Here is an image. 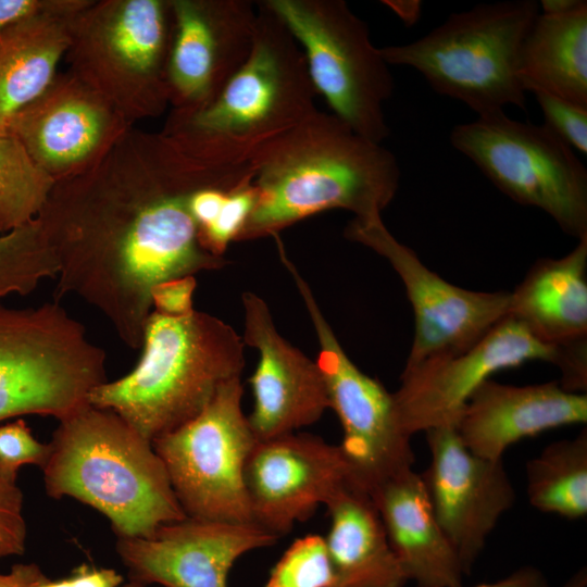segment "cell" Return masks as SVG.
Instances as JSON below:
<instances>
[{"instance_id":"7402d4cb","label":"cell","mask_w":587,"mask_h":587,"mask_svg":"<svg viewBox=\"0 0 587 587\" xmlns=\"http://www.w3.org/2000/svg\"><path fill=\"white\" fill-rule=\"evenodd\" d=\"M370 497L408 582L416 587H464L462 563L432 510L420 474L405 471Z\"/></svg>"},{"instance_id":"f546056e","label":"cell","mask_w":587,"mask_h":587,"mask_svg":"<svg viewBox=\"0 0 587 587\" xmlns=\"http://www.w3.org/2000/svg\"><path fill=\"white\" fill-rule=\"evenodd\" d=\"M333 570L323 536L296 539L271 570L265 587H330Z\"/></svg>"},{"instance_id":"d590c367","label":"cell","mask_w":587,"mask_h":587,"mask_svg":"<svg viewBox=\"0 0 587 587\" xmlns=\"http://www.w3.org/2000/svg\"><path fill=\"white\" fill-rule=\"evenodd\" d=\"M90 0H0V30L45 13H72Z\"/></svg>"},{"instance_id":"52a82bcc","label":"cell","mask_w":587,"mask_h":587,"mask_svg":"<svg viewBox=\"0 0 587 587\" xmlns=\"http://www.w3.org/2000/svg\"><path fill=\"white\" fill-rule=\"evenodd\" d=\"M171 0H99L73 18L68 71L132 125L170 107Z\"/></svg>"},{"instance_id":"836d02e7","label":"cell","mask_w":587,"mask_h":587,"mask_svg":"<svg viewBox=\"0 0 587 587\" xmlns=\"http://www.w3.org/2000/svg\"><path fill=\"white\" fill-rule=\"evenodd\" d=\"M26 533L23 494L16 483L0 479V548L7 557L24 553Z\"/></svg>"},{"instance_id":"8d00e7d4","label":"cell","mask_w":587,"mask_h":587,"mask_svg":"<svg viewBox=\"0 0 587 587\" xmlns=\"http://www.w3.org/2000/svg\"><path fill=\"white\" fill-rule=\"evenodd\" d=\"M122 584L123 576L113 569L80 564L67 577L48 579L35 587H120Z\"/></svg>"},{"instance_id":"8992f818","label":"cell","mask_w":587,"mask_h":587,"mask_svg":"<svg viewBox=\"0 0 587 587\" xmlns=\"http://www.w3.org/2000/svg\"><path fill=\"white\" fill-rule=\"evenodd\" d=\"M538 14L535 0L483 3L450 14L410 43L378 51L388 65L414 68L436 92L465 103L478 116L503 112L507 105L525 109L520 55Z\"/></svg>"},{"instance_id":"3957f363","label":"cell","mask_w":587,"mask_h":587,"mask_svg":"<svg viewBox=\"0 0 587 587\" xmlns=\"http://www.w3.org/2000/svg\"><path fill=\"white\" fill-rule=\"evenodd\" d=\"M251 51L208 104L171 109L161 133L213 166L251 163L268 143L317 109L301 47L262 1Z\"/></svg>"},{"instance_id":"9a60e30c","label":"cell","mask_w":587,"mask_h":587,"mask_svg":"<svg viewBox=\"0 0 587 587\" xmlns=\"http://www.w3.org/2000/svg\"><path fill=\"white\" fill-rule=\"evenodd\" d=\"M430 461L420 474L432 510L462 563L472 571L489 535L515 503L503 459L467 449L454 426L425 432Z\"/></svg>"},{"instance_id":"9c48e42d","label":"cell","mask_w":587,"mask_h":587,"mask_svg":"<svg viewBox=\"0 0 587 587\" xmlns=\"http://www.w3.org/2000/svg\"><path fill=\"white\" fill-rule=\"evenodd\" d=\"M305 58L316 93L361 136L382 143L389 134L384 103L394 92L389 65L366 23L342 0H264Z\"/></svg>"},{"instance_id":"b9f144b4","label":"cell","mask_w":587,"mask_h":587,"mask_svg":"<svg viewBox=\"0 0 587 587\" xmlns=\"http://www.w3.org/2000/svg\"><path fill=\"white\" fill-rule=\"evenodd\" d=\"M561 587H587V570L582 566L573 573Z\"/></svg>"},{"instance_id":"44dd1931","label":"cell","mask_w":587,"mask_h":587,"mask_svg":"<svg viewBox=\"0 0 587 587\" xmlns=\"http://www.w3.org/2000/svg\"><path fill=\"white\" fill-rule=\"evenodd\" d=\"M586 422V392L559 382L515 386L490 378L472 394L454 428L472 452L497 460L522 439Z\"/></svg>"},{"instance_id":"7c38bea8","label":"cell","mask_w":587,"mask_h":587,"mask_svg":"<svg viewBox=\"0 0 587 587\" xmlns=\"http://www.w3.org/2000/svg\"><path fill=\"white\" fill-rule=\"evenodd\" d=\"M276 246L314 326L316 362L325 379L329 409L342 428L338 446L349 469L350 484L371 495L388 479L412 470V437L400 423L392 392L350 360L284 243Z\"/></svg>"},{"instance_id":"5bb4252c","label":"cell","mask_w":587,"mask_h":587,"mask_svg":"<svg viewBox=\"0 0 587 587\" xmlns=\"http://www.w3.org/2000/svg\"><path fill=\"white\" fill-rule=\"evenodd\" d=\"M555 365L561 374L567 354L537 340L517 320L507 315L466 351L432 359L403 369L392 392L404 432L416 433L454 426L472 394L502 370L530 361Z\"/></svg>"},{"instance_id":"d4e9b609","label":"cell","mask_w":587,"mask_h":587,"mask_svg":"<svg viewBox=\"0 0 587 587\" xmlns=\"http://www.w3.org/2000/svg\"><path fill=\"white\" fill-rule=\"evenodd\" d=\"M79 11L45 13L0 30V129L53 82Z\"/></svg>"},{"instance_id":"6da1fadb","label":"cell","mask_w":587,"mask_h":587,"mask_svg":"<svg viewBox=\"0 0 587 587\" xmlns=\"http://www.w3.org/2000/svg\"><path fill=\"white\" fill-rule=\"evenodd\" d=\"M253 176L251 163L209 165L133 126L92 168L57 182L36 217L58 263L53 300L82 299L139 349L155 285L227 263L203 247L191 195Z\"/></svg>"},{"instance_id":"4fadbf2b","label":"cell","mask_w":587,"mask_h":587,"mask_svg":"<svg viewBox=\"0 0 587 587\" xmlns=\"http://www.w3.org/2000/svg\"><path fill=\"white\" fill-rule=\"evenodd\" d=\"M344 234L386 259L403 283L414 313L404 369L466 351L508 315L509 291H475L447 282L389 232L382 215L353 217Z\"/></svg>"},{"instance_id":"30bf717a","label":"cell","mask_w":587,"mask_h":587,"mask_svg":"<svg viewBox=\"0 0 587 587\" xmlns=\"http://www.w3.org/2000/svg\"><path fill=\"white\" fill-rule=\"evenodd\" d=\"M450 141L510 199L540 209L570 236H587L586 167L545 124L503 111L454 126Z\"/></svg>"},{"instance_id":"60d3db41","label":"cell","mask_w":587,"mask_h":587,"mask_svg":"<svg viewBox=\"0 0 587 587\" xmlns=\"http://www.w3.org/2000/svg\"><path fill=\"white\" fill-rule=\"evenodd\" d=\"M583 0H541L539 7L544 14H563L577 8Z\"/></svg>"},{"instance_id":"74e56055","label":"cell","mask_w":587,"mask_h":587,"mask_svg":"<svg viewBox=\"0 0 587 587\" xmlns=\"http://www.w3.org/2000/svg\"><path fill=\"white\" fill-rule=\"evenodd\" d=\"M7 554L0 548V559ZM40 567L34 563H17L8 573L0 572V587H35L48 580Z\"/></svg>"},{"instance_id":"f35d334b","label":"cell","mask_w":587,"mask_h":587,"mask_svg":"<svg viewBox=\"0 0 587 587\" xmlns=\"http://www.w3.org/2000/svg\"><path fill=\"white\" fill-rule=\"evenodd\" d=\"M475 587H549V583L539 569L524 565L501 579Z\"/></svg>"},{"instance_id":"d6a6232c","label":"cell","mask_w":587,"mask_h":587,"mask_svg":"<svg viewBox=\"0 0 587 587\" xmlns=\"http://www.w3.org/2000/svg\"><path fill=\"white\" fill-rule=\"evenodd\" d=\"M532 93L541 108L545 125L573 150L587 154V108L548 92Z\"/></svg>"},{"instance_id":"ba28073f","label":"cell","mask_w":587,"mask_h":587,"mask_svg":"<svg viewBox=\"0 0 587 587\" xmlns=\"http://www.w3.org/2000/svg\"><path fill=\"white\" fill-rule=\"evenodd\" d=\"M105 380L104 350L59 301L0 304V423L33 414L61 421Z\"/></svg>"},{"instance_id":"277c9868","label":"cell","mask_w":587,"mask_h":587,"mask_svg":"<svg viewBox=\"0 0 587 587\" xmlns=\"http://www.w3.org/2000/svg\"><path fill=\"white\" fill-rule=\"evenodd\" d=\"M43 472L49 497L103 514L116 537H147L186 517L152 442L115 412L88 404L59 421Z\"/></svg>"},{"instance_id":"7a4b0ae2","label":"cell","mask_w":587,"mask_h":587,"mask_svg":"<svg viewBox=\"0 0 587 587\" xmlns=\"http://www.w3.org/2000/svg\"><path fill=\"white\" fill-rule=\"evenodd\" d=\"M257 201L237 241L278 234L317 213L382 215L400 183L396 157L333 113L316 110L251 161Z\"/></svg>"},{"instance_id":"e0dca14e","label":"cell","mask_w":587,"mask_h":587,"mask_svg":"<svg viewBox=\"0 0 587 587\" xmlns=\"http://www.w3.org/2000/svg\"><path fill=\"white\" fill-rule=\"evenodd\" d=\"M348 484L339 446L307 433L257 441L245 469L252 522L277 538Z\"/></svg>"},{"instance_id":"4316f807","label":"cell","mask_w":587,"mask_h":587,"mask_svg":"<svg viewBox=\"0 0 587 587\" xmlns=\"http://www.w3.org/2000/svg\"><path fill=\"white\" fill-rule=\"evenodd\" d=\"M526 491L532 507L567 520L587 514V429L553 441L526 464Z\"/></svg>"},{"instance_id":"2e32d148","label":"cell","mask_w":587,"mask_h":587,"mask_svg":"<svg viewBox=\"0 0 587 587\" xmlns=\"http://www.w3.org/2000/svg\"><path fill=\"white\" fill-rule=\"evenodd\" d=\"M134 125L104 98L67 71L5 129L55 183L97 165Z\"/></svg>"},{"instance_id":"4dcf8cb0","label":"cell","mask_w":587,"mask_h":587,"mask_svg":"<svg viewBox=\"0 0 587 587\" xmlns=\"http://www.w3.org/2000/svg\"><path fill=\"white\" fill-rule=\"evenodd\" d=\"M257 201V190L247 182L230 190L214 221L200 230L203 247L214 255L224 257L232 241H237Z\"/></svg>"},{"instance_id":"cb8c5ba5","label":"cell","mask_w":587,"mask_h":587,"mask_svg":"<svg viewBox=\"0 0 587 587\" xmlns=\"http://www.w3.org/2000/svg\"><path fill=\"white\" fill-rule=\"evenodd\" d=\"M325 507L330 587H404L408 579L370 495L348 484Z\"/></svg>"},{"instance_id":"1f68e13d","label":"cell","mask_w":587,"mask_h":587,"mask_svg":"<svg viewBox=\"0 0 587 587\" xmlns=\"http://www.w3.org/2000/svg\"><path fill=\"white\" fill-rule=\"evenodd\" d=\"M50 453V445L39 441L26 422L18 417L0 424V479L16 483L18 470L33 464L41 469Z\"/></svg>"},{"instance_id":"83f0119b","label":"cell","mask_w":587,"mask_h":587,"mask_svg":"<svg viewBox=\"0 0 587 587\" xmlns=\"http://www.w3.org/2000/svg\"><path fill=\"white\" fill-rule=\"evenodd\" d=\"M54 184L21 141L0 129V234L34 221Z\"/></svg>"},{"instance_id":"484cf974","label":"cell","mask_w":587,"mask_h":587,"mask_svg":"<svg viewBox=\"0 0 587 587\" xmlns=\"http://www.w3.org/2000/svg\"><path fill=\"white\" fill-rule=\"evenodd\" d=\"M519 75L525 91H544L587 108V2L536 16L524 39Z\"/></svg>"},{"instance_id":"8fae6325","label":"cell","mask_w":587,"mask_h":587,"mask_svg":"<svg viewBox=\"0 0 587 587\" xmlns=\"http://www.w3.org/2000/svg\"><path fill=\"white\" fill-rule=\"evenodd\" d=\"M242 396L241 377L225 382L198 415L152 441L187 516L253 523L245 469L258 440Z\"/></svg>"},{"instance_id":"ac0fdd59","label":"cell","mask_w":587,"mask_h":587,"mask_svg":"<svg viewBox=\"0 0 587 587\" xmlns=\"http://www.w3.org/2000/svg\"><path fill=\"white\" fill-rule=\"evenodd\" d=\"M171 8L170 105L193 110L211 102L247 60L258 8L249 0H171Z\"/></svg>"},{"instance_id":"603a6c76","label":"cell","mask_w":587,"mask_h":587,"mask_svg":"<svg viewBox=\"0 0 587 587\" xmlns=\"http://www.w3.org/2000/svg\"><path fill=\"white\" fill-rule=\"evenodd\" d=\"M508 315L547 346L587 352V236L562 258L538 259L510 292Z\"/></svg>"},{"instance_id":"d6986e66","label":"cell","mask_w":587,"mask_h":587,"mask_svg":"<svg viewBox=\"0 0 587 587\" xmlns=\"http://www.w3.org/2000/svg\"><path fill=\"white\" fill-rule=\"evenodd\" d=\"M277 537L254 523L186 516L147 537H118L116 552L129 580L163 587H228L235 562L273 546Z\"/></svg>"},{"instance_id":"7bdbcfd3","label":"cell","mask_w":587,"mask_h":587,"mask_svg":"<svg viewBox=\"0 0 587 587\" xmlns=\"http://www.w3.org/2000/svg\"><path fill=\"white\" fill-rule=\"evenodd\" d=\"M120 587H148V586L138 582L129 580L126 584H122Z\"/></svg>"},{"instance_id":"5b68a950","label":"cell","mask_w":587,"mask_h":587,"mask_svg":"<svg viewBox=\"0 0 587 587\" xmlns=\"http://www.w3.org/2000/svg\"><path fill=\"white\" fill-rule=\"evenodd\" d=\"M140 348L137 365L97 386L89 404L115 412L151 442L198 415L245 367L242 337L197 310L177 317L151 311Z\"/></svg>"},{"instance_id":"e575fe53","label":"cell","mask_w":587,"mask_h":587,"mask_svg":"<svg viewBox=\"0 0 587 587\" xmlns=\"http://www.w3.org/2000/svg\"><path fill=\"white\" fill-rule=\"evenodd\" d=\"M195 276H185L163 282L151 290L152 311L167 316H184L192 312Z\"/></svg>"},{"instance_id":"ab89813d","label":"cell","mask_w":587,"mask_h":587,"mask_svg":"<svg viewBox=\"0 0 587 587\" xmlns=\"http://www.w3.org/2000/svg\"><path fill=\"white\" fill-rule=\"evenodd\" d=\"M388 7L407 25L415 24L421 15L422 2L416 0H384Z\"/></svg>"},{"instance_id":"ffe728a7","label":"cell","mask_w":587,"mask_h":587,"mask_svg":"<svg viewBox=\"0 0 587 587\" xmlns=\"http://www.w3.org/2000/svg\"><path fill=\"white\" fill-rule=\"evenodd\" d=\"M242 340L259 352L249 378L253 396L247 415L258 441L312 425L329 409L325 379L316 360L309 359L276 329L266 302L246 291Z\"/></svg>"},{"instance_id":"f1b7e54d","label":"cell","mask_w":587,"mask_h":587,"mask_svg":"<svg viewBox=\"0 0 587 587\" xmlns=\"http://www.w3.org/2000/svg\"><path fill=\"white\" fill-rule=\"evenodd\" d=\"M57 273V260L36 218L0 234V299L29 295Z\"/></svg>"}]
</instances>
